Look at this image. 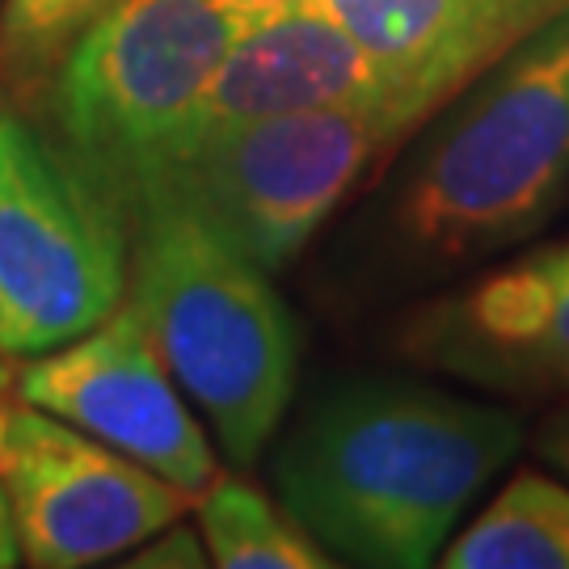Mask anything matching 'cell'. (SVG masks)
<instances>
[{
  "instance_id": "1",
  "label": "cell",
  "mask_w": 569,
  "mask_h": 569,
  "mask_svg": "<svg viewBox=\"0 0 569 569\" xmlns=\"http://www.w3.org/2000/svg\"><path fill=\"white\" fill-rule=\"evenodd\" d=\"M523 448L502 401L418 376H346L283 430L270 486L338 566L427 569Z\"/></svg>"
},
{
  "instance_id": "9",
  "label": "cell",
  "mask_w": 569,
  "mask_h": 569,
  "mask_svg": "<svg viewBox=\"0 0 569 569\" xmlns=\"http://www.w3.org/2000/svg\"><path fill=\"white\" fill-rule=\"evenodd\" d=\"M397 346L409 363L489 397H569V241L413 308Z\"/></svg>"
},
{
  "instance_id": "10",
  "label": "cell",
  "mask_w": 569,
  "mask_h": 569,
  "mask_svg": "<svg viewBox=\"0 0 569 569\" xmlns=\"http://www.w3.org/2000/svg\"><path fill=\"white\" fill-rule=\"evenodd\" d=\"M355 102L388 106L380 68L371 63L363 42L346 30L326 0H283L244 21L194 114L164 148L237 122Z\"/></svg>"
},
{
  "instance_id": "13",
  "label": "cell",
  "mask_w": 569,
  "mask_h": 569,
  "mask_svg": "<svg viewBox=\"0 0 569 569\" xmlns=\"http://www.w3.org/2000/svg\"><path fill=\"white\" fill-rule=\"evenodd\" d=\"M190 519L199 523L211 566L220 569H329L338 566L317 536L270 498L266 489L220 477L194 498Z\"/></svg>"
},
{
  "instance_id": "2",
  "label": "cell",
  "mask_w": 569,
  "mask_h": 569,
  "mask_svg": "<svg viewBox=\"0 0 569 569\" xmlns=\"http://www.w3.org/2000/svg\"><path fill=\"white\" fill-rule=\"evenodd\" d=\"M569 194V9L468 81L401 164L385 207L397 262L448 274L540 237Z\"/></svg>"
},
{
  "instance_id": "19",
  "label": "cell",
  "mask_w": 569,
  "mask_h": 569,
  "mask_svg": "<svg viewBox=\"0 0 569 569\" xmlns=\"http://www.w3.org/2000/svg\"><path fill=\"white\" fill-rule=\"evenodd\" d=\"M9 385H13V380H9V367H4V355H0V392H4Z\"/></svg>"
},
{
  "instance_id": "7",
  "label": "cell",
  "mask_w": 569,
  "mask_h": 569,
  "mask_svg": "<svg viewBox=\"0 0 569 569\" xmlns=\"http://www.w3.org/2000/svg\"><path fill=\"white\" fill-rule=\"evenodd\" d=\"M0 472L18 519L21 566L84 569L119 561L194 498L63 418L0 392Z\"/></svg>"
},
{
  "instance_id": "16",
  "label": "cell",
  "mask_w": 569,
  "mask_h": 569,
  "mask_svg": "<svg viewBox=\"0 0 569 569\" xmlns=\"http://www.w3.org/2000/svg\"><path fill=\"white\" fill-rule=\"evenodd\" d=\"M536 456L569 481V397L566 406L552 409L549 418L540 422V430H536Z\"/></svg>"
},
{
  "instance_id": "12",
  "label": "cell",
  "mask_w": 569,
  "mask_h": 569,
  "mask_svg": "<svg viewBox=\"0 0 569 569\" xmlns=\"http://www.w3.org/2000/svg\"><path fill=\"white\" fill-rule=\"evenodd\" d=\"M448 569H569V481L519 468L448 540Z\"/></svg>"
},
{
  "instance_id": "6",
  "label": "cell",
  "mask_w": 569,
  "mask_h": 569,
  "mask_svg": "<svg viewBox=\"0 0 569 569\" xmlns=\"http://www.w3.org/2000/svg\"><path fill=\"white\" fill-rule=\"evenodd\" d=\"M244 21L228 0H119L68 42L30 106L122 190L194 114Z\"/></svg>"
},
{
  "instance_id": "14",
  "label": "cell",
  "mask_w": 569,
  "mask_h": 569,
  "mask_svg": "<svg viewBox=\"0 0 569 569\" xmlns=\"http://www.w3.org/2000/svg\"><path fill=\"white\" fill-rule=\"evenodd\" d=\"M119 0H0V89L34 102L68 42Z\"/></svg>"
},
{
  "instance_id": "5",
  "label": "cell",
  "mask_w": 569,
  "mask_h": 569,
  "mask_svg": "<svg viewBox=\"0 0 569 569\" xmlns=\"http://www.w3.org/2000/svg\"><path fill=\"white\" fill-rule=\"evenodd\" d=\"M131 237V199L0 89V355L34 359L110 317Z\"/></svg>"
},
{
  "instance_id": "17",
  "label": "cell",
  "mask_w": 569,
  "mask_h": 569,
  "mask_svg": "<svg viewBox=\"0 0 569 569\" xmlns=\"http://www.w3.org/2000/svg\"><path fill=\"white\" fill-rule=\"evenodd\" d=\"M13 566H21V540H18V519H13V502H9V486H4V472H0V569H13Z\"/></svg>"
},
{
  "instance_id": "15",
  "label": "cell",
  "mask_w": 569,
  "mask_h": 569,
  "mask_svg": "<svg viewBox=\"0 0 569 569\" xmlns=\"http://www.w3.org/2000/svg\"><path fill=\"white\" fill-rule=\"evenodd\" d=\"M114 566H127V569H203L211 566V557H207V545L203 536H199V523L182 515V519H173L169 528L152 531L143 545H136L131 552H122Z\"/></svg>"
},
{
  "instance_id": "3",
  "label": "cell",
  "mask_w": 569,
  "mask_h": 569,
  "mask_svg": "<svg viewBox=\"0 0 569 569\" xmlns=\"http://www.w3.org/2000/svg\"><path fill=\"white\" fill-rule=\"evenodd\" d=\"M270 279L182 207H136L127 300L241 468L279 439L300 385V329Z\"/></svg>"
},
{
  "instance_id": "18",
  "label": "cell",
  "mask_w": 569,
  "mask_h": 569,
  "mask_svg": "<svg viewBox=\"0 0 569 569\" xmlns=\"http://www.w3.org/2000/svg\"><path fill=\"white\" fill-rule=\"evenodd\" d=\"M228 4H237L244 18H253V13H262V9H274V4H283V0H228Z\"/></svg>"
},
{
  "instance_id": "11",
  "label": "cell",
  "mask_w": 569,
  "mask_h": 569,
  "mask_svg": "<svg viewBox=\"0 0 569 569\" xmlns=\"http://www.w3.org/2000/svg\"><path fill=\"white\" fill-rule=\"evenodd\" d=\"M380 68L388 110L413 140L498 56L569 0H326Z\"/></svg>"
},
{
  "instance_id": "8",
  "label": "cell",
  "mask_w": 569,
  "mask_h": 569,
  "mask_svg": "<svg viewBox=\"0 0 569 569\" xmlns=\"http://www.w3.org/2000/svg\"><path fill=\"white\" fill-rule=\"evenodd\" d=\"M13 385L21 401L102 439L190 498L224 477L207 422L127 296L81 338L26 359Z\"/></svg>"
},
{
  "instance_id": "4",
  "label": "cell",
  "mask_w": 569,
  "mask_h": 569,
  "mask_svg": "<svg viewBox=\"0 0 569 569\" xmlns=\"http://www.w3.org/2000/svg\"><path fill=\"white\" fill-rule=\"evenodd\" d=\"M409 143L385 102L237 122L164 148L127 178L131 211L173 203L266 274H279L359 182Z\"/></svg>"
}]
</instances>
